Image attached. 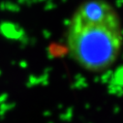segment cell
<instances>
[{
	"label": "cell",
	"mask_w": 123,
	"mask_h": 123,
	"mask_svg": "<svg viewBox=\"0 0 123 123\" xmlns=\"http://www.w3.org/2000/svg\"><path fill=\"white\" fill-rule=\"evenodd\" d=\"M67 31L71 57L83 69L102 72L117 60L122 45L121 20L106 0H86L72 16Z\"/></svg>",
	"instance_id": "cell-1"
}]
</instances>
